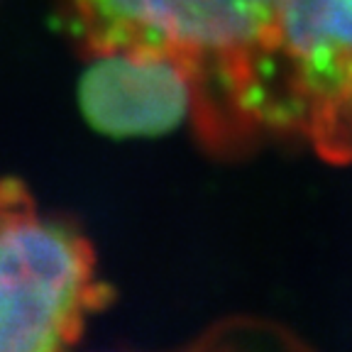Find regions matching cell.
Segmentation results:
<instances>
[{
  "instance_id": "6da1fadb",
  "label": "cell",
  "mask_w": 352,
  "mask_h": 352,
  "mask_svg": "<svg viewBox=\"0 0 352 352\" xmlns=\"http://www.w3.org/2000/svg\"><path fill=\"white\" fill-rule=\"evenodd\" d=\"M81 56L118 47L169 52L193 69L204 113L193 132L232 157L281 132L279 20L284 0H54Z\"/></svg>"
},
{
  "instance_id": "7a4b0ae2",
  "label": "cell",
  "mask_w": 352,
  "mask_h": 352,
  "mask_svg": "<svg viewBox=\"0 0 352 352\" xmlns=\"http://www.w3.org/2000/svg\"><path fill=\"white\" fill-rule=\"evenodd\" d=\"M110 301L86 232L44 213L25 182L0 179V352L66 350Z\"/></svg>"
},
{
  "instance_id": "3957f363",
  "label": "cell",
  "mask_w": 352,
  "mask_h": 352,
  "mask_svg": "<svg viewBox=\"0 0 352 352\" xmlns=\"http://www.w3.org/2000/svg\"><path fill=\"white\" fill-rule=\"evenodd\" d=\"M276 61L284 135L352 162V0H284Z\"/></svg>"
},
{
  "instance_id": "277c9868",
  "label": "cell",
  "mask_w": 352,
  "mask_h": 352,
  "mask_svg": "<svg viewBox=\"0 0 352 352\" xmlns=\"http://www.w3.org/2000/svg\"><path fill=\"white\" fill-rule=\"evenodd\" d=\"M78 108L105 138H160L201 120L204 88L193 69L169 52L118 47L81 56Z\"/></svg>"
}]
</instances>
